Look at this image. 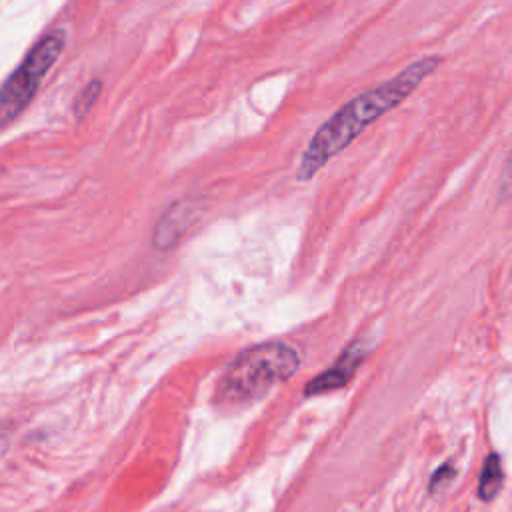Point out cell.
Listing matches in <instances>:
<instances>
[{
	"label": "cell",
	"mask_w": 512,
	"mask_h": 512,
	"mask_svg": "<svg viewBox=\"0 0 512 512\" xmlns=\"http://www.w3.org/2000/svg\"><path fill=\"white\" fill-rule=\"evenodd\" d=\"M368 344L364 340H354L340 356L338 360L324 372H320L314 380H310L306 386H304V396H318V394H326V392H332V390H338L342 386H346L356 368L362 364V360L366 358L368 354Z\"/></svg>",
	"instance_id": "obj_4"
},
{
	"label": "cell",
	"mask_w": 512,
	"mask_h": 512,
	"mask_svg": "<svg viewBox=\"0 0 512 512\" xmlns=\"http://www.w3.org/2000/svg\"><path fill=\"white\" fill-rule=\"evenodd\" d=\"M498 198L508 200L512 198V150L504 162L502 176H500V186H498Z\"/></svg>",
	"instance_id": "obj_9"
},
{
	"label": "cell",
	"mask_w": 512,
	"mask_h": 512,
	"mask_svg": "<svg viewBox=\"0 0 512 512\" xmlns=\"http://www.w3.org/2000/svg\"><path fill=\"white\" fill-rule=\"evenodd\" d=\"M200 214V202L192 198H180L168 206V210L160 216L154 230V244L160 250L172 248L186 230L196 222Z\"/></svg>",
	"instance_id": "obj_5"
},
{
	"label": "cell",
	"mask_w": 512,
	"mask_h": 512,
	"mask_svg": "<svg viewBox=\"0 0 512 512\" xmlns=\"http://www.w3.org/2000/svg\"><path fill=\"white\" fill-rule=\"evenodd\" d=\"M504 484V472H502V460L496 452H490L482 464L480 480H478V496L484 502L494 500Z\"/></svg>",
	"instance_id": "obj_6"
},
{
	"label": "cell",
	"mask_w": 512,
	"mask_h": 512,
	"mask_svg": "<svg viewBox=\"0 0 512 512\" xmlns=\"http://www.w3.org/2000/svg\"><path fill=\"white\" fill-rule=\"evenodd\" d=\"M454 468L450 464H442L440 468H436V472L432 474L430 482H428V492L436 494L442 486H446V482H450L454 478Z\"/></svg>",
	"instance_id": "obj_8"
},
{
	"label": "cell",
	"mask_w": 512,
	"mask_h": 512,
	"mask_svg": "<svg viewBox=\"0 0 512 512\" xmlns=\"http://www.w3.org/2000/svg\"><path fill=\"white\" fill-rule=\"evenodd\" d=\"M64 40L66 38L62 30L46 32L0 86V130L14 122L20 112L30 104L40 88L42 78L62 54Z\"/></svg>",
	"instance_id": "obj_3"
},
{
	"label": "cell",
	"mask_w": 512,
	"mask_h": 512,
	"mask_svg": "<svg viewBox=\"0 0 512 512\" xmlns=\"http://www.w3.org/2000/svg\"><path fill=\"white\" fill-rule=\"evenodd\" d=\"M10 438H12V426H10V422H0V458H2V454L8 450Z\"/></svg>",
	"instance_id": "obj_10"
},
{
	"label": "cell",
	"mask_w": 512,
	"mask_h": 512,
	"mask_svg": "<svg viewBox=\"0 0 512 512\" xmlns=\"http://www.w3.org/2000/svg\"><path fill=\"white\" fill-rule=\"evenodd\" d=\"M300 366L296 348L284 342H262L242 350L216 384L220 406H242L262 398L270 388L288 380Z\"/></svg>",
	"instance_id": "obj_2"
},
{
	"label": "cell",
	"mask_w": 512,
	"mask_h": 512,
	"mask_svg": "<svg viewBox=\"0 0 512 512\" xmlns=\"http://www.w3.org/2000/svg\"><path fill=\"white\" fill-rule=\"evenodd\" d=\"M442 64V56L426 54L404 66L398 74L382 84L368 88L346 100L332 116H328L312 134L300 154L296 180L314 178L334 156L346 150L372 122L398 108L418 86L432 76Z\"/></svg>",
	"instance_id": "obj_1"
},
{
	"label": "cell",
	"mask_w": 512,
	"mask_h": 512,
	"mask_svg": "<svg viewBox=\"0 0 512 512\" xmlns=\"http://www.w3.org/2000/svg\"><path fill=\"white\" fill-rule=\"evenodd\" d=\"M100 90H102L100 80H92L90 84H86L84 90H82V92L76 96V100H74V114H76V116L86 114V112L92 108V104L96 102Z\"/></svg>",
	"instance_id": "obj_7"
}]
</instances>
